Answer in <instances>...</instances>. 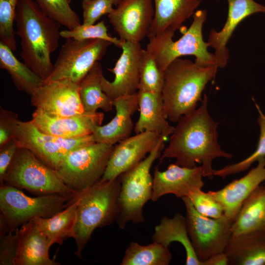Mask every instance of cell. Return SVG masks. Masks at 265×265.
Returning a JSON list of instances; mask_svg holds the SVG:
<instances>
[{"instance_id":"obj_1","label":"cell","mask_w":265,"mask_h":265,"mask_svg":"<svg viewBox=\"0 0 265 265\" xmlns=\"http://www.w3.org/2000/svg\"><path fill=\"white\" fill-rule=\"evenodd\" d=\"M208 102L205 94L198 108L179 119L160 161L174 158L176 164L189 168L201 164L203 177L212 180L214 176L213 160L217 158L231 159L233 155L223 151L218 142L219 123L211 116Z\"/></svg>"},{"instance_id":"obj_2","label":"cell","mask_w":265,"mask_h":265,"mask_svg":"<svg viewBox=\"0 0 265 265\" xmlns=\"http://www.w3.org/2000/svg\"><path fill=\"white\" fill-rule=\"evenodd\" d=\"M16 35L21 39L24 62L44 81L53 68L51 54L58 48L61 25L49 17L34 0H18Z\"/></svg>"},{"instance_id":"obj_3","label":"cell","mask_w":265,"mask_h":265,"mask_svg":"<svg viewBox=\"0 0 265 265\" xmlns=\"http://www.w3.org/2000/svg\"><path fill=\"white\" fill-rule=\"evenodd\" d=\"M216 65L201 66L189 59L177 58L164 72L161 91L163 111L167 119L177 122L196 109L208 83L215 76Z\"/></svg>"},{"instance_id":"obj_4","label":"cell","mask_w":265,"mask_h":265,"mask_svg":"<svg viewBox=\"0 0 265 265\" xmlns=\"http://www.w3.org/2000/svg\"><path fill=\"white\" fill-rule=\"evenodd\" d=\"M120 187L118 177L110 181L100 179L79 194L74 239L77 245L75 254L80 258L94 231L116 220Z\"/></svg>"},{"instance_id":"obj_5","label":"cell","mask_w":265,"mask_h":265,"mask_svg":"<svg viewBox=\"0 0 265 265\" xmlns=\"http://www.w3.org/2000/svg\"><path fill=\"white\" fill-rule=\"evenodd\" d=\"M207 15L206 10L196 11L190 27L178 40H173L175 32L171 30L149 38L146 50L161 71L164 72L174 60L187 55L194 56L195 62L199 65H216L214 54L208 51L209 44L203 37L202 29Z\"/></svg>"},{"instance_id":"obj_6","label":"cell","mask_w":265,"mask_h":265,"mask_svg":"<svg viewBox=\"0 0 265 265\" xmlns=\"http://www.w3.org/2000/svg\"><path fill=\"white\" fill-rule=\"evenodd\" d=\"M75 196L50 194L31 197L17 187L1 185L0 235L15 230L36 217L53 216L66 208Z\"/></svg>"},{"instance_id":"obj_7","label":"cell","mask_w":265,"mask_h":265,"mask_svg":"<svg viewBox=\"0 0 265 265\" xmlns=\"http://www.w3.org/2000/svg\"><path fill=\"white\" fill-rule=\"evenodd\" d=\"M166 139L162 138L147 157L118 177L121 187L116 221L120 228L125 229L129 222L139 224L144 221L143 209L153 195L150 169L155 160L160 157Z\"/></svg>"},{"instance_id":"obj_8","label":"cell","mask_w":265,"mask_h":265,"mask_svg":"<svg viewBox=\"0 0 265 265\" xmlns=\"http://www.w3.org/2000/svg\"><path fill=\"white\" fill-rule=\"evenodd\" d=\"M4 183L44 195L77 194L64 184L55 170L46 165L30 151L22 147H18L1 185Z\"/></svg>"},{"instance_id":"obj_9","label":"cell","mask_w":265,"mask_h":265,"mask_svg":"<svg viewBox=\"0 0 265 265\" xmlns=\"http://www.w3.org/2000/svg\"><path fill=\"white\" fill-rule=\"evenodd\" d=\"M114 146L96 142L72 151L56 171L70 189L82 192L102 178Z\"/></svg>"},{"instance_id":"obj_10","label":"cell","mask_w":265,"mask_h":265,"mask_svg":"<svg viewBox=\"0 0 265 265\" xmlns=\"http://www.w3.org/2000/svg\"><path fill=\"white\" fill-rule=\"evenodd\" d=\"M182 199L186 209L187 232L198 259L202 263L224 252L233 236L234 221L224 214L218 218L203 215L194 209L188 196Z\"/></svg>"},{"instance_id":"obj_11","label":"cell","mask_w":265,"mask_h":265,"mask_svg":"<svg viewBox=\"0 0 265 265\" xmlns=\"http://www.w3.org/2000/svg\"><path fill=\"white\" fill-rule=\"evenodd\" d=\"M14 139L19 147L32 152L40 160L56 170L71 151L96 142L93 134L65 138L44 133L29 121H18Z\"/></svg>"},{"instance_id":"obj_12","label":"cell","mask_w":265,"mask_h":265,"mask_svg":"<svg viewBox=\"0 0 265 265\" xmlns=\"http://www.w3.org/2000/svg\"><path fill=\"white\" fill-rule=\"evenodd\" d=\"M111 44L102 39H66L46 81L67 80L79 84Z\"/></svg>"},{"instance_id":"obj_13","label":"cell","mask_w":265,"mask_h":265,"mask_svg":"<svg viewBox=\"0 0 265 265\" xmlns=\"http://www.w3.org/2000/svg\"><path fill=\"white\" fill-rule=\"evenodd\" d=\"M153 0H121L107 15L109 21L123 41L140 43L153 21Z\"/></svg>"},{"instance_id":"obj_14","label":"cell","mask_w":265,"mask_h":265,"mask_svg":"<svg viewBox=\"0 0 265 265\" xmlns=\"http://www.w3.org/2000/svg\"><path fill=\"white\" fill-rule=\"evenodd\" d=\"M79 84L69 80L45 81L31 96L36 109L53 116H70L86 113L79 92Z\"/></svg>"},{"instance_id":"obj_15","label":"cell","mask_w":265,"mask_h":265,"mask_svg":"<svg viewBox=\"0 0 265 265\" xmlns=\"http://www.w3.org/2000/svg\"><path fill=\"white\" fill-rule=\"evenodd\" d=\"M162 138L156 132L145 131L129 136L114 145L101 179L113 180L132 168L155 149Z\"/></svg>"},{"instance_id":"obj_16","label":"cell","mask_w":265,"mask_h":265,"mask_svg":"<svg viewBox=\"0 0 265 265\" xmlns=\"http://www.w3.org/2000/svg\"><path fill=\"white\" fill-rule=\"evenodd\" d=\"M122 53L114 67L108 70L115 75L112 81L102 77L103 91L111 99L138 91L139 64L143 49L140 43L125 41Z\"/></svg>"},{"instance_id":"obj_17","label":"cell","mask_w":265,"mask_h":265,"mask_svg":"<svg viewBox=\"0 0 265 265\" xmlns=\"http://www.w3.org/2000/svg\"><path fill=\"white\" fill-rule=\"evenodd\" d=\"M203 177L201 165L189 168L171 163L163 171L156 167L153 177L151 200L156 202L167 194H173L181 198L188 196L194 191L202 188L204 185Z\"/></svg>"},{"instance_id":"obj_18","label":"cell","mask_w":265,"mask_h":265,"mask_svg":"<svg viewBox=\"0 0 265 265\" xmlns=\"http://www.w3.org/2000/svg\"><path fill=\"white\" fill-rule=\"evenodd\" d=\"M104 115L84 113L70 116L49 115L36 109L32 114V123L41 132L55 136L73 138L92 134L96 125H101Z\"/></svg>"},{"instance_id":"obj_19","label":"cell","mask_w":265,"mask_h":265,"mask_svg":"<svg viewBox=\"0 0 265 265\" xmlns=\"http://www.w3.org/2000/svg\"><path fill=\"white\" fill-rule=\"evenodd\" d=\"M228 5L227 18L219 31L212 29L208 35L209 47L214 50L217 67L224 68L229 58L227 44L237 26L247 17L257 13H265V6L255 0H227Z\"/></svg>"},{"instance_id":"obj_20","label":"cell","mask_w":265,"mask_h":265,"mask_svg":"<svg viewBox=\"0 0 265 265\" xmlns=\"http://www.w3.org/2000/svg\"><path fill=\"white\" fill-rule=\"evenodd\" d=\"M264 182L265 158L258 161L256 166L242 177L208 193L221 206L224 214L234 221L245 199Z\"/></svg>"},{"instance_id":"obj_21","label":"cell","mask_w":265,"mask_h":265,"mask_svg":"<svg viewBox=\"0 0 265 265\" xmlns=\"http://www.w3.org/2000/svg\"><path fill=\"white\" fill-rule=\"evenodd\" d=\"M116 114L104 126H95L92 134L96 142L114 145L130 136L133 128L132 115L138 108L137 92L113 100Z\"/></svg>"},{"instance_id":"obj_22","label":"cell","mask_w":265,"mask_h":265,"mask_svg":"<svg viewBox=\"0 0 265 265\" xmlns=\"http://www.w3.org/2000/svg\"><path fill=\"white\" fill-rule=\"evenodd\" d=\"M202 0H153L155 14L147 36L151 38L166 30L175 32L193 16Z\"/></svg>"},{"instance_id":"obj_23","label":"cell","mask_w":265,"mask_h":265,"mask_svg":"<svg viewBox=\"0 0 265 265\" xmlns=\"http://www.w3.org/2000/svg\"><path fill=\"white\" fill-rule=\"evenodd\" d=\"M15 265H58L49 257L51 246L35 223L31 221L18 228Z\"/></svg>"},{"instance_id":"obj_24","label":"cell","mask_w":265,"mask_h":265,"mask_svg":"<svg viewBox=\"0 0 265 265\" xmlns=\"http://www.w3.org/2000/svg\"><path fill=\"white\" fill-rule=\"evenodd\" d=\"M224 252L230 265H265V229L232 236Z\"/></svg>"},{"instance_id":"obj_25","label":"cell","mask_w":265,"mask_h":265,"mask_svg":"<svg viewBox=\"0 0 265 265\" xmlns=\"http://www.w3.org/2000/svg\"><path fill=\"white\" fill-rule=\"evenodd\" d=\"M137 93L140 113L134 127V132H154L166 139L174 127L169 125L164 115L161 93L143 90H138Z\"/></svg>"},{"instance_id":"obj_26","label":"cell","mask_w":265,"mask_h":265,"mask_svg":"<svg viewBox=\"0 0 265 265\" xmlns=\"http://www.w3.org/2000/svg\"><path fill=\"white\" fill-rule=\"evenodd\" d=\"M151 238L153 242L167 248L172 242H179L182 244L186 252V265H202L189 237L186 217L180 213H177L172 218L164 216L159 224L155 226Z\"/></svg>"},{"instance_id":"obj_27","label":"cell","mask_w":265,"mask_h":265,"mask_svg":"<svg viewBox=\"0 0 265 265\" xmlns=\"http://www.w3.org/2000/svg\"><path fill=\"white\" fill-rule=\"evenodd\" d=\"M78 203L77 194L62 211L50 217H36L32 220L46 236L51 246L54 243L61 244L69 238H74Z\"/></svg>"},{"instance_id":"obj_28","label":"cell","mask_w":265,"mask_h":265,"mask_svg":"<svg viewBox=\"0 0 265 265\" xmlns=\"http://www.w3.org/2000/svg\"><path fill=\"white\" fill-rule=\"evenodd\" d=\"M265 229V186L257 187L243 203L233 221V236Z\"/></svg>"},{"instance_id":"obj_29","label":"cell","mask_w":265,"mask_h":265,"mask_svg":"<svg viewBox=\"0 0 265 265\" xmlns=\"http://www.w3.org/2000/svg\"><path fill=\"white\" fill-rule=\"evenodd\" d=\"M103 76L100 63L97 62L79 84L80 98L84 111L95 114L98 109L108 112L112 110L113 100L102 90L101 79Z\"/></svg>"},{"instance_id":"obj_30","label":"cell","mask_w":265,"mask_h":265,"mask_svg":"<svg viewBox=\"0 0 265 265\" xmlns=\"http://www.w3.org/2000/svg\"><path fill=\"white\" fill-rule=\"evenodd\" d=\"M12 52L8 46L0 42V67L7 72L19 91L31 96L44 81L24 62L18 60Z\"/></svg>"},{"instance_id":"obj_31","label":"cell","mask_w":265,"mask_h":265,"mask_svg":"<svg viewBox=\"0 0 265 265\" xmlns=\"http://www.w3.org/2000/svg\"><path fill=\"white\" fill-rule=\"evenodd\" d=\"M172 255L168 248L157 242L141 245L132 241L125 250L121 265H168Z\"/></svg>"},{"instance_id":"obj_32","label":"cell","mask_w":265,"mask_h":265,"mask_svg":"<svg viewBox=\"0 0 265 265\" xmlns=\"http://www.w3.org/2000/svg\"><path fill=\"white\" fill-rule=\"evenodd\" d=\"M255 105L258 112L257 122L260 131L256 150L249 156L238 162L227 165L219 169L214 170V176L224 179L229 175L246 170L254 162L265 158V115L262 112L259 106L256 103Z\"/></svg>"},{"instance_id":"obj_33","label":"cell","mask_w":265,"mask_h":265,"mask_svg":"<svg viewBox=\"0 0 265 265\" xmlns=\"http://www.w3.org/2000/svg\"><path fill=\"white\" fill-rule=\"evenodd\" d=\"M164 72L160 70L153 56L143 49L139 64L138 90L161 93Z\"/></svg>"},{"instance_id":"obj_34","label":"cell","mask_w":265,"mask_h":265,"mask_svg":"<svg viewBox=\"0 0 265 265\" xmlns=\"http://www.w3.org/2000/svg\"><path fill=\"white\" fill-rule=\"evenodd\" d=\"M34 0L49 17L68 29L81 24L79 16L70 6L72 0Z\"/></svg>"},{"instance_id":"obj_35","label":"cell","mask_w":265,"mask_h":265,"mask_svg":"<svg viewBox=\"0 0 265 265\" xmlns=\"http://www.w3.org/2000/svg\"><path fill=\"white\" fill-rule=\"evenodd\" d=\"M60 37L65 39L77 40L102 39L107 41L115 46L121 48L124 41L109 35L105 21L102 20L94 25L80 24L72 29L60 31Z\"/></svg>"},{"instance_id":"obj_36","label":"cell","mask_w":265,"mask_h":265,"mask_svg":"<svg viewBox=\"0 0 265 265\" xmlns=\"http://www.w3.org/2000/svg\"><path fill=\"white\" fill-rule=\"evenodd\" d=\"M18 0H0V42L12 51L17 49L13 24Z\"/></svg>"},{"instance_id":"obj_37","label":"cell","mask_w":265,"mask_h":265,"mask_svg":"<svg viewBox=\"0 0 265 265\" xmlns=\"http://www.w3.org/2000/svg\"><path fill=\"white\" fill-rule=\"evenodd\" d=\"M194 209L200 214L212 218H218L224 214L220 204L209 193L197 189L188 196Z\"/></svg>"},{"instance_id":"obj_38","label":"cell","mask_w":265,"mask_h":265,"mask_svg":"<svg viewBox=\"0 0 265 265\" xmlns=\"http://www.w3.org/2000/svg\"><path fill=\"white\" fill-rule=\"evenodd\" d=\"M113 5L112 0H82V24H94L103 15L110 13Z\"/></svg>"},{"instance_id":"obj_39","label":"cell","mask_w":265,"mask_h":265,"mask_svg":"<svg viewBox=\"0 0 265 265\" xmlns=\"http://www.w3.org/2000/svg\"><path fill=\"white\" fill-rule=\"evenodd\" d=\"M18 238V228L0 235V265H15Z\"/></svg>"},{"instance_id":"obj_40","label":"cell","mask_w":265,"mask_h":265,"mask_svg":"<svg viewBox=\"0 0 265 265\" xmlns=\"http://www.w3.org/2000/svg\"><path fill=\"white\" fill-rule=\"evenodd\" d=\"M19 120L17 113L4 109L0 106V147L14 139L16 128Z\"/></svg>"},{"instance_id":"obj_41","label":"cell","mask_w":265,"mask_h":265,"mask_svg":"<svg viewBox=\"0 0 265 265\" xmlns=\"http://www.w3.org/2000/svg\"><path fill=\"white\" fill-rule=\"evenodd\" d=\"M14 139L0 147V182L2 183L4 177L11 165L18 149Z\"/></svg>"},{"instance_id":"obj_42","label":"cell","mask_w":265,"mask_h":265,"mask_svg":"<svg viewBox=\"0 0 265 265\" xmlns=\"http://www.w3.org/2000/svg\"><path fill=\"white\" fill-rule=\"evenodd\" d=\"M202 265H227L229 259L224 252L214 254L202 262Z\"/></svg>"},{"instance_id":"obj_43","label":"cell","mask_w":265,"mask_h":265,"mask_svg":"<svg viewBox=\"0 0 265 265\" xmlns=\"http://www.w3.org/2000/svg\"><path fill=\"white\" fill-rule=\"evenodd\" d=\"M113 1L114 5L116 6L121 0H112Z\"/></svg>"},{"instance_id":"obj_44","label":"cell","mask_w":265,"mask_h":265,"mask_svg":"<svg viewBox=\"0 0 265 265\" xmlns=\"http://www.w3.org/2000/svg\"><path fill=\"white\" fill-rule=\"evenodd\" d=\"M264 185L265 186V185Z\"/></svg>"}]
</instances>
